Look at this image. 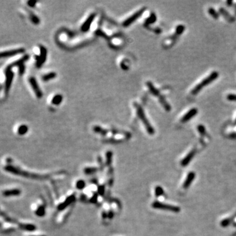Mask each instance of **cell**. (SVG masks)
<instances>
[{
	"label": "cell",
	"mask_w": 236,
	"mask_h": 236,
	"mask_svg": "<svg viewBox=\"0 0 236 236\" xmlns=\"http://www.w3.org/2000/svg\"><path fill=\"white\" fill-rule=\"evenodd\" d=\"M24 52V49L22 48H19L16 49H13V50H9L7 51H3L1 53V57H8L10 56H13L15 55H18L20 53H22Z\"/></svg>",
	"instance_id": "cell-11"
},
{
	"label": "cell",
	"mask_w": 236,
	"mask_h": 236,
	"mask_svg": "<svg viewBox=\"0 0 236 236\" xmlns=\"http://www.w3.org/2000/svg\"><path fill=\"white\" fill-rule=\"evenodd\" d=\"M35 3H36V1H30V2H28V4L30 7H34Z\"/></svg>",
	"instance_id": "cell-36"
},
{
	"label": "cell",
	"mask_w": 236,
	"mask_h": 236,
	"mask_svg": "<svg viewBox=\"0 0 236 236\" xmlns=\"http://www.w3.org/2000/svg\"><path fill=\"white\" fill-rule=\"evenodd\" d=\"M28 131V127L26 125H20L18 129V133L20 135H23L24 134H26Z\"/></svg>",
	"instance_id": "cell-23"
},
{
	"label": "cell",
	"mask_w": 236,
	"mask_h": 236,
	"mask_svg": "<svg viewBox=\"0 0 236 236\" xmlns=\"http://www.w3.org/2000/svg\"><path fill=\"white\" fill-rule=\"evenodd\" d=\"M63 101V97L60 94H56L52 99V103L53 104L59 105Z\"/></svg>",
	"instance_id": "cell-20"
},
{
	"label": "cell",
	"mask_w": 236,
	"mask_h": 236,
	"mask_svg": "<svg viewBox=\"0 0 236 236\" xmlns=\"http://www.w3.org/2000/svg\"><path fill=\"white\" fill-rule=\"evenodd\" d=\"M29 82H30L32 87L33 88V90H34V93H36V97L39 98L42 97L43 93L41 91V90L39 87V85H38V83H37L36 79L34 77H30L29 78Z\"/></svg>",
	"instance_id": "cell-9"
},
{
	"label": "cell",
	"mask_w": 236,
	"mask_h": 236,
	"mask_svg": "<svg viewBox=\"0 0 236 236\" xmlns=\"http://www.w3.org/2000/svg\"><path fill=\"white\" fill-rule=\"evenodd\" d=\"M97 197H98V195L97 193H94L93 196L90 199V202L91 203H93V204H95L97 201Z\"/></svg>",
	"instance_id": "cell-34"
},
{
	"label": "cell",
	"mask_w": 236,
	"mask_h": 236,
	"mask_svg": "<svg viewBox=\"0 0 236 236\" xmlns=\"http://www.w3.org/2000/svg\"><path fill=\"white\" fill-rule=\"evenodd\" d=\"M84 173L85 175H92V174H94L95 173H97L98 171V168L97 167H87L84 169Z\"/></svg>",
	"instance_id": "cell-21"
},
{
	"label": "cell",
	"mask_w": 236,
	"mask_h": 236,
	"mask_svg": "<svg viewBox=\"0 0 236 236\" xmlns=\"http://www.w3.org/2000/svg\"><path fill=\"white\" fill-rule=\"evenodd\" d=\"M227 99L230 101L236 102V94H229L227 96Z\"/></svg>",
	"instance_id": "cell-32"
},
{
	"label": "cell",
	"mask_w": 236,
	"mask_h": 236,
	"mask_svg": "<svg viewBox=\"0 0 236 236\" xmlns=\"http://www.w3.org/2000/svg\"><path fill=\"white\" fill-rule=\"evenodd\" d=\"M234 124H235V125H236V115H235V116L234 118Z\"/></svg>",
	"instance_id": "cell-38"
},
{
	"label": "cell",
	"mask_w": 236,
	"mask_h": 236,
	"mask_svg": "<svg viewBox=\"0 0 236 236\" xmlns=\"http://www.w3.org/2000/svg\"><path fill=\"white\" fill-rule=\"evenodd\" d=\"M85 186H86L85 182L83 180H78L76 183V188L78 190H83L84 188H85Z\"/></svg>",
	"instance_id": "cell-25"
},
{
	"label": "cell",
	"mask_w": 236,
	"mask_h": 236,
	"mask_svg": "<svg viewBox=\"0 0 236 236\" xmlns=\"http://www.w3.org/2000/svg\"><path fill=\"white\" fill-rule=\"evenodd\" d=\"M106 165L107 166H111V162H112V157H113V153L111 151H108L106 152Z\"/></svg>",
	"instance_id": "cell-18"
},
{
	"label": "cell",
	"mask_w": 236,
	"mask_h": 236,
	"mask_svg": "<svg viewBox=\"0 0 236 236\" xmlns=\"http://www.w3.org/2000/svg\"><path fill=\"white\" fill-rule=\"evenodd\" d=\"M208 12L214 19H218V13L216 11V10H214V9H213V8H209L208 9Z\"/></svg>",
	"instance_id": "cell-26"
},
{
	"label": "cell",
	"mask_w": 236,
	"mask_h": 236,
	"mask_svg": "<svg viewBox=\"0 0 236 236\" xmlns=\"http://www.w3.org/2000/svg\"><path fill=\"white\" fill-rule=\"evenodd\" d=\"M36 214L38 217H44L45 214V207L43 205L39 206V207L36 209Z\"/></svg>",
	"instance_id": "cell-19"
},
{
	"label": "cell",
	"mask_w": 236,
	"mask_h": 236,
	"mask_svg": "<svg viewBox=\"0 0 236 236\" xmlns=\"http://www.w3.org/2000/svg\"><path fill=\"white\" fill-rule=\"evenodd\" d=\"M102 217L103 218H106L108 217V214L106 212H103L102 213Z\"/></svg>",
	"instance_id": "cell-37"
},
{
	"label": "cell",
	"mask_w": 236,
	"mask_h": 236,
	"mask_svg": "<svg viewBox=\"0 0 236 236\" xmlns=\"http://www.w3.org/2000/svg\"><path fill=\"white\" fill-rule=\"evenodd\" d=\"M220 12L222 13V15L224 16V17L226 18V19H227L228 20H232V19H231V16H230L229 14L227 13L224 9H220Z\"/></svg>",
	"instance_id": "cell-28"
},
{
	"label": "cell",
	"mask_w": 236,
	"mask_h": 236,
	"mask_svg": "<svg viewBox=\"0 0 236 236\" xmlns=\"http://www.w3.org/2000/svg\"><path fill=\"white\" fill-rule=\"evenodd\" d=\"M30 18H31L32 21L34 22V24H38L39 23V18L37 16H36L35 15L33 14V13H30Z\"/></svg>",
	"instance_id": "cell-29"
},
{
	"label": "cell",
	"mask_w": 236,
	"mask_h": 236,
	"mask_svg": "<svg viewBox=\"0 0 236 236\" xmlns=\"http://www.w3.org/2000/svg\"><path fill=\"white\" fill-rule=\"evenodd\" d=\"M145 8H142L138 11H136V13H135L133 15H132L131 16H129V18H127L125 21L123 22V26L124 27H127L129 26L130 24H131L132 22H134L136 19H138L140 16L142 15V14L144 13L145 11Z\"/></svg>",
	"instance_id": "cell-6"
},
{
	"label": "cell",
	"mask_w": 236,
	"mask_h": 236,
	"mask_svg": "<svg viewBox=\"0 0 236 236\" xmlns=\"http://www.w3.org/2000/svg\"><path fill=\"white\" fill-rule=\"evenodd\" d=\"M4 169L5 171L7 172L11 173L12 174H14V175H18V176H21L24 177H28V178H32V179H38V180H44V179H47L49 178V176L47 175H35V174H31L29 173L28 172H25L21 169H20L17 167H15L14 166H12V165H7L5 167H4Z\"/></svg>",
	"instance_id": "cell-2"
},
{
	"label": "cell",
	"mask_w": 236,
	"mask_h": 236,
	"mask_svg": "<svg viewBox=\"0 0 236 236\" xmlns=\"http://www.w3.org/2000/svg\"><path fill=\"white\" fill-rule=\"evenodd\" d=\"M218 77V73L217 71H213L210 72L207 76H205L197 82L195 86H193L192 89L190 91V94L192 95H196L199 92H200L203 88L207 86L210 83L213 81L216 80Z\"/></svg>",
	"instance_id": "cell-1"
},
{
	"label": "cell",
	"mask_w": 236,
	"mask_h": 236,
	"mask_svg": "<svg viewBox=\"0 0 236 236\" xmlns=\"http://www.w3.org/2000/svg\"><path fill=\"white\" fill-rule=\"evenodd\" d=\"M95 16H96V14L93 13V14L91 15L87 19V20H85V22L82 24V26L81 27V30L82 32H86L89 30L93 20L95 18Z\"/></svg>",
	"instance_id": "cell-10"
},
{
	"label": "cell",
	"mask_w": 236,
	"mask_h": 236,
	"mask_svg": "<svg viewBox=\"0 0 236 236\" xmlns=\"http://www.w3.org/2000/svg\"><path fill=\"white\" fill-rule=\"evenodd\" d=\"M19 226L22 230L28 231H34L37 228L34 224H19Z\"/></svg>",
	"instance_id": "cell-14"
},
{
	"label": "cell",
	"mask_w": 236,
	"mask_h": 236,
	"mask_svg": "<svg viewBox=\"0 0 236 236\" xmlns=\"http://www.w3.org/2000/svg\"><path fill=\"white\" fill-rule=\"evenodd\" d=\"M105 192V188L104 186H98V193L99 195L103 196Z\"/></svg>",
	"instance_id": "cell-31"
},
{
	"label": "cell",
	"mask_w": 236,
	"mask_h": 236,
	"mask_svg": "<svg viewBox=\"0 0 236 236\" xmlns=\"http://www.w3.org/2000/svg\"><path fill=\"white\" fill-rule=\"evenodd\" d=\"M93 130H94V132H98V133H100V134H101L102 135H106L107 133V131L104 129H102V128L101 127H98V126L94 127L93 128Z\"/></svg>",
	"instance_id": "cell-24"
},
{
	"label": "cell",
	"mask_w": 236,
	"mask_h": 236,
	"mask_svg": "<svg viewBox=\"0 0 236 236\" xmlns=\"http://www.w3.org/2000/svg\"><path fill=\"white\" fill-rule=\"evenodd\" d=\"M47 50L43 46H40V55L36 58V66L40 68L46 60Z\"/></svg>",
	"instance_id": "cell-8"
},
{
	"label": "cell",
	"mask_w": 236,
	"mask_h": 236,
	"mask_svg": "<svg viewBox=\"0 0 236 236\" xmlns=\"http://www.w3.org/2000/svg\"><path fill=\"white\" fill-rule=\"evenodd\" d=\"M152 207L155 209H163L166 210H170L172 212L178 213L180 211V208L177 207L172 206L170 205H167L165 204H162L158 201H156L152 204Z\"/></svg>",
	"instance_id": "cell-4"
},
{
	"label": "cell",
	"mask_w": 236,
	"mask_h": 236,
	"mask_svg": "<svg viewBox=\"0 0 236 236\" xmlns=\"http://www.w3.org/2000/svg\"><path fill=\"white\" fill-rule=\"evenodd\" d=\"M134 106L136 108V113H137V115H138V117L139 118V119L141 120V121L143 122L144 125L145 126V127H146V129L147 130V132H148V134L150 135H154V129L153 128V127L151 125V124L150 123V122L148 121V119L146 118V115H145V114H144V110L140 106L139 104H136V103H135L134 104Z\"/></svg>",
	"instance_id": "cell-3"
},
{
	"label": "cell",
	"mask_w": 236,
	"mask_h": 236,
	"mask_svg": "<svg viewBox=\"0 0 236 236\" xmlns=\"http://www.w3.org/2000/svg\"><path fill=\"white\" fill-rule=\"evenodd\" d=\"M195 175H195V173H193V172L190 173V174L188 175L187 178H186V179L184 183V185H183V187L185 189L188 188L189 186H190V185L191 184L192 182L194 179V178H195Z\"/></svg>",
	"instance_id": "cell-15"
},
{
	"label": "cell",
	"mask_w": 236,
	"mask_h": 236,
	"mask_svg": "<svg viewBox=\"0 0 236 236\" xmlns=\"http://www.w3.org/2000/svg\"><path fill=\"white\" fill-rule=\"evenodd\" d=\"M11 67L9 65L6 68L5 70V90L6 93H8L9 91L10 87L11 85V82L13 79V73L11 71Z\"/></svg>",
	"instance_id": "cell-5"
},
{
	"label": "cell",
	"mask_w": 236,
	"mask_h": 236,
	"mask_svg": "<svg viewBox=\"0 0 236 236\" xmlns=\"http://www.w3.org/2000/svg\"><path fill=\"white\" fill-rule=\"evenodd\" d=\"M74 200H75V196L74 195L70 196V197H68L67 199H66L63 203L60 204L57 207V209L59 210H63L65 208L67 207L68 206H69L70 204H72V203L74 201Z\"/></svg>",
	"instance_id": "cell-12"
},
{
	"label": "cell",
	"mask_w": 236,
	"mask_h": 236,
	"mask_svg": "<svg viewBox=\"0 0 236 236\" xmlns=\"http://www.w3.org/2000/svg\"><path fill=\"white\" fill-rule=\"evenodd\" d=\"M114 213L112 210H110V212L108 213V217L109 218H112L114 217Z\"/></svg>",
	"instance_id": "cell-35"
},
{
	"label": "cell",
	"mask_w": 236,
	"mask_h": 236,
	"mask_svg": "<svg viewBox=\"0 0 236 236\" xmlns=\"http://www.w3.org/2000/svg\"><path fill=\"white\" fill-rule=\"evenodd\" d=\"M2 216L4 218H5V220L7 222H10V223H16V222L15 220H14V219L11 218H10V217H8V216H7V214H4V213H3V212L2 213Z\"/></svg>",
	"instance_id": "cell-30"
},
{
	"label": "cell",
	"mask_w": 236,
	"mask_h": 236,
	"mask_svg": "<svg viewBox=\"0 0 236 236\" xmlns=\"http://www.w3.org/2000/svg\"><path fill=\"white\" fill-rule=\"evenodd\" d=\"M30 236H36V235H30ZM37 236H46V235H37Z\"/></svg>",
	"instance_id": "cell-39"
},
{
	"label": "cell",
	"mask_w": 236,
	"mask_h": 236,
	"mask_svg": "<svg viewBox=\"0 0 236 236\" xmlns=\"http://www.w3.org/2000/svg\"><path fill=\"white\" fill-rule=\"evenodd\" d=\"M197 130L201 135H206V129H205V127L204 125H199L197 127Z\"/></svg>",
	"instance_id": "cell-27"
},
{
	"label": "cell",
	"mask_w": 236,
	"mask_h": 236,
	"mask_svg": "<svg viewBox=\"0 0 236 236\" xmlns=\"http://www.w3.org/2000/svg\"><path fill=\"white\" fill-rule=\"evenodd\" d=\"M21 193V191L19 189H12L7 190L3 192V196L4 197H13L19 196Z\"/></svg>",
	"instance_id": "cell-13"
},
{
	"label": "cell",
	"mask_w": 236,
	"mask_h": 236,
	"mask_svg": "<svg viewBox=\"0 0 236 236\" xmlns=\"http://www.w3.org/2000/svg\"><path fill=\"white\" fill-rule=\"evenodd\" d=\"M156 19H157V17H156V15L154 13H152L150 14V15L149 16V17L147 18L146 19V20H145L144 25L145 26H148V25H150V24H151L154 23L156 22Z\"/></svg>",
	"instance_id": "cell-17"
},
{
	"label": "cell",
	"mask_w": 236,
	"mask_h": 236,
	"mask_svg": "<svg viewBox=\"0 0 236 236\" xmlns=\"http://www.w3.org/2000/svg\"><path fill=\"white\" fill-rule=\"evenodd\" d=\"M197 112L198 111L196 108H190L180 117V122L186 123L190 121L192 118L196 116V115L197 114Z\"/></svg>",
	"instance_id": "cell-7"
},
{
	"label": "cell",
	"mask_w": 236,
	"mask_h": 236,
	"mask_svg": "<svg viewBox=\"0 0 236 236\" xmlns=\"http://www.w3.org/2000/svg\"><path fill=\"white\" fill-rule=\"evenodd\" d=\"M56 74L55 72H50L49 74H45V75L43 76L42 77V79L43 80L45 81H49L50 80H52V79L55 78L56 77Z\"/></svg>",
	"instance_id": "cell-22"
},
{
	"label": "cell",
	"mask_w": 236,
	"mask_h": 236,
	"mask_svg": "<svg viewBox=\"0 0 236 236\" xmlns=\"http://www.w3.org/2000/svg\"><path fill=\"white\" fill-rule=\"evenodd\" d=\"M163 193V190L159 186H157L156 188V195L157 196H159Z\"/></svg>",
	"instance_id": "cell-33"
},
{
	"label": "cell",
	"mask_w": 236,
	"mask_h": 236,
	"mask_svg": "<svg viewBox=\"0 0 236 236\" xmlns=\"http://www.w3.org/2000/svg\"><path fill=\"white\" fill-rule=\"evenodd\" d=\"M195 154H196V150H192L191 152H190L189 154H188V155L185 157L184 159H183V161H182V163H181L182 165H183V166H185V165H187L190 162V161H191V159H192L193 155H195Z\"/></svg>",
	"instance_id": "cell-16"
}]
</instances>
